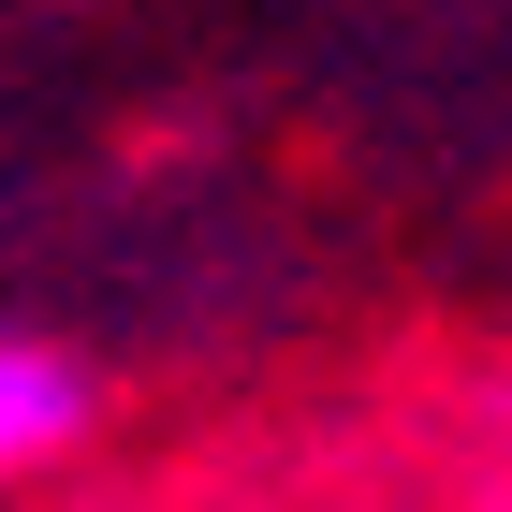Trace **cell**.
<instances>
[{"label":"cell","mask_w":512,"mask_h":512,"mask_svg":"<svg viewBox=\"0 0 512 512\" xmlns=\"http://www.w3.org/2000/svg\"><path fill=\"white\" fill-rule=\"evenodd\" d=\"M88 439V366L59 337H15L0 322V469H44V454H74Z\"/></svg>","instance_id":"6da1fadb"},{"label":"cell","mask_w":512,"mask_h":512,"mask_svg":"<svg viewBox=\"0 0 512 512\" xmlns=\"http://www.w3.org/2000/svg\"><path fill=\"white\" fill-rule=\"evenodd\" d=\"M483 512H512V483H483Z\"/></svg>","instance_id":"7a4b0ae2"}]
</instances>
